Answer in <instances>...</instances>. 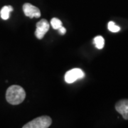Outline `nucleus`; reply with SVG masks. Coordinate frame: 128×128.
<instances>
[{
    "label": "nucleus",
    "instance_id": "1",
    "mask_svg": "<svg viewBox=\"0 0 128 128\" xmlns=\"http://www.w3.org/2000/svg\"><path fill=\"white\" fill-rule=\"evenodd\" d=\"M26 98V92L20 86L13 85L8 88L6 92V101L11 105H18L22 103Z\"/></svg>",
    "mask_w": 128,
    "mask_h": 128
},
{
    "label": "nucleus",
    "instance_id": "2",
    "mask_svg": "<svg viewBox=\"0 0 128 128\" xmlns=\"http://www.w3.org/2000/svg\"><path fill=\"white\" fill-rule=\"evenodd\" d=\"M52 123V120L49 116H41L32 120L24 124L23 128H48Z\"/></svg>",
    "mask_w": 128,
    "mask_h": 128
},
{
    "label": "nucleus",
    "instance_id": "3",
    "mask_svg": "<svg viewBox=\"0 0 128 128\" xmlns=\"http://www.w3.org/2000/svg\"><path fill=\"white\" fill-rule=\"evenodd\" d=\"M85 73L81 69L73 68L65 74V80L67 83H73L78 79L84 78Z\"/></svg>",
    "mask_w": 128,
    "mask_h": 128
},
{
    "label": "nucleus",
    "instance_id": "4",
    "mask_svg": "<svg viewBox=\"0 0 128 128\" xmlns=\"http://www.w3.org/2000/svg\"><path fill=\"white\" fill-rule=\"evenodd\" d=\"M49 30V24L46 19H41L36 24V28L35 31V36L38 39H42L46 32Z\"/></svg>",
    "mask_w": 128,
    "mask_h": 128
},
{
    "label": "nucleus",
    "instance_id": "5",
    "mask_svg": "<svg viewBox=\"0 0 128 128\" xmlns=\"http://www.w3.org/2000/svg\"><path fill=\"white\" fill-rule=\"evenodd\" d=\"M23 11L24 14L29 18H38L41 16V12L36 6L29 3H25L23 5Z\"/></svg>",
    "mask_w": 128,
    "mask_h": 128
},
{
    "label": "nucleus",
    "instance_id": "6",
    "mask_svg": "<svg viewBox=\"0 0 128 128\" xmlns=\"http://www.w3.org/2000/svg\"><path fill=\"white\" fill-rule=\"evenodd\" d=\"M115 110L122 114L124 120H128V99L121 100L115 104Z\"/></svg>",
    "mask_w": 128,
    "mask_h": 128
},
{
    "label": "nucleus",
    "instance_id": "7",
    "mask_svg": "<svg viewBox=\"0 0 128 128\" xmlns=\"http://www.w3.org/2000/svg\"><path fill=\"white\" fill-rule=\"evenodd\" d=\"M13 7L12 6H4L2 9H1L0 12V15L2 19L4 20H6L9 18V14L10 12H13Z\"/></svg>",
    "mask_w": 128,
    "mask_h": 128
},
{
    "label": "nucleus",
    "instance_id": "8",
    "mask_svg": "<svg viewBox=\"0 0 128 128\" xmlns=\"http://www.w3.org/2000/svg\"><path fill=\"white\" fill-rule=\"evenodd\" d=\"M94 43H95V45L96 47L98 49H102L104 45H105V40L103 38V37L101 36H98L94 38Z\"/></svg>",
    "mask_w": 128,
    "mask_h": 128
},
{
    "label": "nucleus",
    "instance_id": "9",
    "mask_svg": "<svg viewBox=\"0 0 128 128\" xmlns=\"http://www.w3.org/2000/svg\"><path fill=\"white\" fill-rule=\"evenodd\" d=\"M50 24L54 29H58L62 26V22L57 18H54L50 21Z\"/></svg>",
    "mask_w": 128,
    "mask_h": 128
},
{
    "label": "nucleus",
    "instance_id": "10",
    "mask_svg": "<svg viewBox=\"0 0 128 128\" xmlns=\"http://www.w3.org/2000/svg\"><path fill=\"white\" fill-rule=\"evenodd\" d=\"M108 27L109 31H110L111 32H113V33L118 32L120 30V26H117V25H116L113 22H110L108 23Z\"/></svg>",
    "mask_w": 128,
    "mask_h": 128
},
{
    "label": "nucleus",
    "instance_id": "11",
    "mask_svg": "<svg viewBox=\"0 0 128 128\" xmlns=\"http://www.w3.org/2000/svg\"><path fill=\"white\" fill-rule=\"evenodd\" d=\"M58 30V32H59L60 34H61L62 35H64V34L66 33V28L64 27L63 26H62L61 27H60Z\"/></svg>",
    "mask_w": 128,
    "mask_h": 128
}]
</instances>
